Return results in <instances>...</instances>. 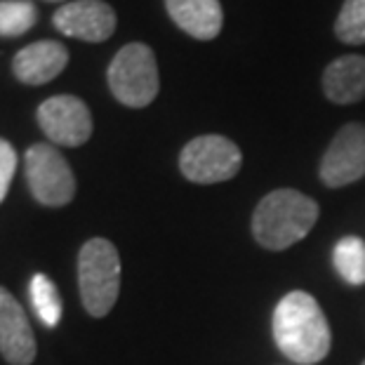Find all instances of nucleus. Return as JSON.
Segmentation results:
<instances>
[{"instance_id": "11", "label": "nucleus", "mask_w": 365, "mask_h": 365, "mask_svg": "<svg viewBox=\"0 0 365 365\" xmlns=\"http://www.w3.org/2000/svg\"><path fill=\"white\" fill-rule=\"evenodd\" d=\"M68 64V50L64 43L38 41L19 50L12 59L14 78L24 85H45L54 81Z\"/></svg>"}, {"instance_id": "18", "label": "nucleus", "mask_w": 365, "mask_h": 365, "mask_svg": "<svg viewBox=\"0 0 365 365\" xmlns=\"http://www.w3.org/2000/svg\"><path fill=\"white\" fill-rule=\"evenodd\" d=\"M14 173H17V151L12 149V144L0 139V203H3L7 191H10Z\"/></svg>"}, {"instance_id": "10", "label": "nucleus", "mask_w": 365, "mask_h": 365, "mask_svg": "<svg viewBox=\"0 0 365 365\" xmlns=\"http://www.w3.org/2000/svg\"><path fill=\"white\" fill-rule=\"evenodd\" d=\"M0 354L12 365H31L36 359V337L29 316L5 287H0Z\"/></svg>"}, {"instance_id": "2", "label": "nucleus", "mask_w": 365, "mask_h": 365, "mask_svg": "<svg viewBox=\"0 0 365 365\" xmlns=\"http://www.w3.org/2000/svg\"><path fill=\"white\" fill-rule=\"evenodd\" d=\"M318 220V203L294 189L267 193L252 215V236L267 250H287L307 238Z\"/></svg>"}, {"instance_id": "19", "label": "nucleus", "mask_w": 365, "mask_h": 365, "mask_svg": "<svg viewBox=\"0 0 365 365\" xmlns=\"http://www.w3.org/2000/svg\"><path fill=\"white\" fill-rule=\"evenodd\" d=\"M45 3H68V0H45Z\"/></svg>"}, {"instance_id": "9", "label": "nucleus", "mask_w": 365, "mask_h": 365, "mask_svg": "<svg viewBox=\"0 0 365 365\" xmlns=\"http://www.w3.org/2000/svg\"><path fill=\"white\" fill-rule=\"evenodd\" d=\"M52 24L59 34L85 43H104L113 36L115 12L104 0H68L54 12Z\"/></svg>"}, {"instance_id": "20", "label": "nucleus", "mask_w": 365, "mask_h": 365, "mask_svg": "<svg viewBox=\"0 0 365 365\" xmlns=\"http://www.w3.org/2000/svg\"><path fill=\"white\" fill-rule=\"evenodd\" d=\"M361 365H365V361H363V363H361Z\"/></svg>"}, {"instance_id": "6", "label": "nucleus", "mask_w": 365, "mask_h": 365, "mask_svg": "<svg viewBox=\"0 0 365 365\" xmlns=\"http://www.w3.org/2000/svg\"><path fill=\"white\" fill-rule=\"evenodd\" d=\"M26 184L38 203L68 205L76 196V177L66 158L52 144H34L24 156Z\"/></svg>"}, {"instance_id": "15", "label": "nucleus", "mask_w": 365, "mask_h": 365, "mask_svg": "<svg viewBox=\"0 0 365 365\" xmlns=\"http://www.w3.org/2000/svg\"><path fill=\"white\" fill-rule=\"evenodd\" d=\"M29 292H31V302H34L38 318H41L48 328H57L64 309H61V299H59V292H57V287H54V283L45 274H36L31 278Z\"/></svg>"}, {"instance_id": "3", "label": "nucleus", "mask_w": 365, "mask_h": 365, "mask_svg": "<svg viewBox=\"0 0 365 365\" xmlns=\"http://www.w3.org/2000/svg\"><path fill=\"white\" fill-rule=\"evenodd\" d=\"M78 287L85 312L104 318L120 292V255L106 238L88 240L78 252Z\"/></svg>"}, {"instance_id": "12", "label": "nucleus", "mask_w": 365, "mask_h": 365, "mask_svg": "<svg viewBox=\"0 0 365 365\" xmlns=\"http://www.w3.org/2000/svg\"><path fill=\"white\" fill-rule=\"evenodd\" d=\"M170 19L196 41H215L222 34L224 10L220 0H165Z\"/></svg>"}, {"instance_id": "13", "label": "nucleus", "mask_w": 365, "mask_h": 365, "mask_svg": "<svg viewBox=\"0 0 365 365\" xmlns=\"http://www.w3.org/2000/svg\"><path fill=\"white\" fill-rule=\"evenodd\" d=\"M323 92L335 104H356L365 99V57L344 54L323 71Z\"/></svg>"}, {"instance_id": "16", "label": "nucleus", "mask_w": 365, "mask_h": 365, "mask_svg": "<svg viewBox=\"0 0 365 365\" xmlns=\"http://www.w3.org/2000/svg\"><path fill=\"white\" fill-rule=\"evenodd\" d=\"M38 10L29 0H0V36L17 38L34 29Z\"/></svg>"}, {"instance_id": "5", "label": "nucleus", "mask_w": 365, "mask_h": 365, "mask_svg": "<svg viewBox=\"0 0 365 365\" xmlns=\"http://www.w3.org/2000/svg\"><path fill=\"white\" fill-rule=\"evenodd\" d=\"M243 153L224 135L193 137L180 153L182 175L193 184H220L238 175Z\"/></svg>"}, {"instance_id": "7", "label": "nucleus", "mask_w": 365, "mask_h": 365, "mask_svg": "<svg viewBox=\"0 0 365 365\" xmlns=\"http://www.w3.org/2000/svg\"><path fill=\"white\" fill-rule=\"evenodd\" d=\"M38 125L52 144L73 149L92 137V113L83 99L57 95L38 106Z\"/></svg>"}, {"instance_id": "4", "label": "nucleus", "mask_w": 365, "mask_h": 365, "mask_svg": "<svg viewBox=\"0 0 365 365\" xmlns=\"http://www.w3.org/2000/svg\"><path fill=\"white\" fill-rule=\"evenodd\" d=\"M108 90L130 108L149 106L160 92L156 54L144 43H128L115 52L106 71Z\"/></svg>"}, {"instance_id": "17", "label": "nucleus", "mask_w": 365, "mask_h": 365, "mask_svg": "<svg viewBox=\"0 0 365 365\" xmlns=\"http://www.w3.org/2000/svg\"><path fill=\"white\" fill-rule=\"evenodd\" d=\"M335 36L346 45H365V0H344L335 21Z\"/></svg>"}, {"instance_id": "14", "label": "nucleus", "mask_w": 365, "mask_h": 365, "mask_svg": "<svg viewBox=\"0 0 365 365\" xmlns=\"http://www.w3.org/2000/svg\"><path fill=\"white\" fill-rule=\"evenodd\" d=\"M332 264L339 278L349 285H365V240L359 236H344L332 250Z\"/></svg>"}, {"instance_id": "1", "label": "nucleus", "mask_w": 365, "mask_h": 365, "mask_svg": "<svg viewBox=\"0 0 365 365\" xmlns=\"http://www.w3.org/2000/svg\"><path fill=\"white\" fill-rule=\"evenodd\" d=\"M274 339L285 359L297 365L321 363L330 354L332 335L323 309L309 292H287L274 312Z\"/></svg>"}, {"instance_id": "8", "label": "nucleus", "mask_w": 365, "mask_h": 365, "mask_svg": "<svg viewBox=\"0 0 365 365\" xmlns=\"http://www.w3.org/2000/svg\"><path fill=\"white\" fill-rule=\"evenodd\" d=\"M361 177H365V125L346 123L321 160V180L330 189H341Z\"/></svg>"}]
</instances>
